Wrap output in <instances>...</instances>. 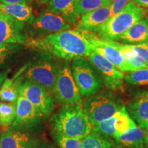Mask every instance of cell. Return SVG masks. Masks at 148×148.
Wrapping results in <instances>:
<instances>
[{
	"mask_svg": "<svg viewBox=\"0 0 148 148\" xmlns=\"http://www.w3.org/2000/svg\"><path fill=\"white\" fill-rule=\"evenodd\" d=\"M32 47L66 60L87 57L92 47L86 32L66 29L27 42Z\"/></svg>",
	"mask_w": 148,
	"mask_h": 148,
	"instance_id": "1",
	"label": "cell"
},
{
	"mask_svg": "<svg viewBox=\"0 0 148 148\" xmlns=\"http://www.w3.org/2000/svg\"><path fill=\"white\" fill-rule=\"evenodd\" d=\"M49 122L52 130L69 137L78 139L92 130V125L82 108V104L64 105L51 116Z\"/></svg>",
	"mask_w": 148,
	"mask_h": 148,
	"instance_id": "2",
	"label": "cell"
},
{
	"mask_svg": "<svg viewBox=\"0 0 148 148\" xmlns=\"http://www.w3.org/2000/svg\"><path fill=\"white\" fill-rule=\"evenodd\" d=\"M60 67L51 55L45 52L22 68V76L53 94Z\"/></svg>",
	"mask_w": 148,
	"mask_h": 148,
	"instance_id": "3",
	"label": "cell"
},
{
	"mask_svg": "<svg viewBox=\"0 0 148 148\" xmlns=\"http://www.w3.org/2000/svg\"><path fill=\"white\" fill-rule=\"evenodd\" d=\"M124 106L110 90L97 92L82 102V108L92 125L114 116Z\"/></svg>",
	"mask_w": 148,
	"mask_h": 148,
	"instance_id": "4",
	"label": "cell"
},
{
	"mask_svg": "<svg viewBox=\"0 0 148 148\" xmlns=\"http://www.w3.org/2000/svg\"><path fill=\"white\" fill-rule=\"evenodd\" d=\"M145 14V10L132 1L117 15L111 17L98 32L104 39L114 41L136 22L143 18Z\"/></svg>",
	"mask_w": 148,
	"mask_h": 148,
	"instance_id": "5",
	"label": "cell"
},
{
	"mask_svg": "<svg viewBox=\"0 0 148 148\" xmlns=\"http://www.w3.org/2000/svg\"><path fill=\"white\" fill-rule=\"evenodd\" d=\"M71 71L81 95L88 97L101 89V77L90 60L85 58H77L72 60Z\"/></svg>",
	"mask_w": 148,
	"mask_h": 148,
	"instance_id": "6",
	"label": "cell"
},
{
	"mask_svg": "<svg viewBox=\"0 0 148 148\" xmlns=\"http://www.w3.org/2000/svg\"><path fill=\"white\" fill-rule=\"evenodd\" d=\"M53 97L64 105L82 104V95L68 64L60 66L53 88Z\"/></svg>",
	"mask_w": 148,
	"mask_h": 148,
	"instance_id": "7",
	"label": "cell"
},
{
	"mask_svg": "<svg viewBox=\"0 0 148 148\" xmlns=\"http://www.w3.org/2000/svg\"><path fill=\"white\" fill-rule=\"evenodd\" d=\"M16 106V117L12 125L14 128L30 132L38 129L47 119V115L23 96L19 95Z\"/></svg>",
	"mask_w": 148,
	"mask_h": 148,
	"instance_id": "8",
	"label": "cell"
},
{
	"mask_svg": "<svg viewBox=\"0 0 148 148\" xmlns=\"http://www.w3.org/2000/svg\"><path fill=\"white\" fill-rule=\"evenodd\" d=\"M20 95L23 96L45 115L49 116L54 109V97L40 85L24 78L20 88Z\"/></svg>",
	"mask_w": 148,
	"mask_h": 148,
	"instance_id": "9",
	"label": "cell"
},
{
	"mask_svg": "<svg viewBox=\"0 0 148 148\" xmlns=\"http://www.w3.org/2000/svg\"><path fill=\"white\" fill-rule=\"evenodd\" d=\"M89 60L101 73L105 86L112 90H121L123 88L125 74L115 67L104 57L92 51L88 56Z\"/></svg>",
	"mask_w": 148,
	"mask_h": 148,
	"instance_id": "10",
	"label": "cell"
},
{
	"mask_svg": "<svg viewBox=\"0 0 148 148\" xmlns=\"http://www.w3.org/2000/svg\"><path fill=\"white\" fill-rule=\"evenodd\" d=\"M86 34L92 45V50L104 57L118 69L123 72L136 70L125 62L119 49L116 47L115 42L99 39L90 32H86Z\"/></svg>",
	"mask_w": 148,
	"mask_h": 148,
	"instance_id": "11",
	"label": "cell"
},
{
	"mask_svg": "<svg viewBox=\"0 0 148 148\" xmlns=\"http://www.w3.org/2000/svg\"><path fill=\"white\" fill-rule=\"evenodd\" d=\"M30 27L32 32L36 36L51 34L69 29L71 25L62 16L51 12H44L36 18H33Z\"/></svg>",
	"mask_w": 148,
	"mask_h": 148,
	"instance_id": "12",
	"label": "cell"
},
{
	"mask_svg": "<svg viewBox=\"0 0 148 148\" xmlns=\"http://www.w3.org/2000/svg\"><path fill=\"white\" fill-rule=\"evenodd\" d=\"M27 42L24 23L0 12V44Z\"/></svg>",
	"mask_w": 148,
	"mask_h": 148,
	"instance_id": "13",
	"label": "cell"
},
{
	"mask_svg": "<svg viewBox=\"0 0 148 148\" xmlns=\"http://www.w3.org/2000/svg\"><path fill=\"white\" fill-rule=\"evenodd\" d=\"M40 140L29 132L9 127L0 134V148H37Z\"/></svg>",
	"mask_w": 148,
	"mask_h": 148,
	"instance_id": "14",
	"label": "cell"
},
{
	"mask_svg": "<svg viewBox=\"0 0 148 148\" xmlns=\"http://www.w3.org/2000/svg\"><path fill=\"white\" fill-rule=\"evenodd\" d=\"M110 4L103 5L82 14L80 21L77 23V29L90 33L99 32L111 18Z\"/></svg>",
	"mask_w": 148,
	"mask_h": 148,
	"instance_id": "15",
	"label": "cell"
},
{
	"mask_svg": "<svg viewBox=\"0 0 148 148\" xmlns=\"http://www.w3.org/2000/svg\"><path fill=\"white\" fill-rule=\"evenodd\" d=\"M125 107L133 121L148 131V89L138 92Z\"/></svg>",
	"mask_w": 148,
	"mask_h": 148,
	"instance_id": "16",
	"label": "cell"
},
{
	"mask_svg": "<svg viewBox=\"0 0 148 148\" xmlns=\"http://www.w3.org/2000/svg\"><path fill=\"white\" fill-rule=\"evenodd\" d=\"M147 134V130L136 125L112 140L116 148H146L148 147L146 142Z\"/></svg>",
	"mask_w": 148,
	"mask_h": 148,
	"instance_id": "17",
	"label": "cell"
},
{
	"mask_svg": "<svg viewBox=\"0 0 148 148\" xmlns=\"http://www.w3.org/2000/svg\"><path fill=\"white\" fill-rule=\"evenodd\" d=\"M47 10L62 16L69 23L75 24L79 20L75 13L74 0H49Z\"/></svg>",
	"mask_w": 148,
	"mask_h": 148,
	"instance_id": "18",
	"label": "cell"
},
{
	"mask_svg": "<svg viewBox=\"0 0 148 148\" xmlns=\"http://www.w3.org/2000/svg\"><path fill=\"white\" fill-rule=\"evenodd\" d=\"M23 77L21 70L12 78H6L0 89V101L4 102L16 103L20 95V88Z\"/></svg>",
	"mask_w": 148,
	"mask_h": 148,
	"instance_id": "19",
	"label": "cell"
},
{
	"mask_svg": "<svg viewBox=\"0 0 148 148\" xmlns=\"http://www.w3.org/2000/svg\"><path fill=\"white\" fill-rule=\"evenodd\" d=\"M117 40L129 43H143L148 42V19L142 18L136 22Z\"/></svg>",
	"mask_w": 148,
	"mask_h": 148,
	"instance_id": "20",
	"label": "cell"
},
{
	"mask_svg": "<svg viewBox=\"0 0 148 148\" xmlns=\"http://www.w3.org/2000/svg\"><path fill=\"white\" fill-rule=\"evenodd\" d=\"M0 12L12 16L18 21L30 22L33 20L32 8L26 4L12 3V4H0Z\"/></svg>",
	"mask_w": 148,
	"mask_h": 148,
	"instance_id": "21",
	"label": "cell"
},
{
	"mask_svg": "<svg viewBox=\"0 0 148 148\" xmlns=\"http://www.w3.org/2000/svg\"><path fill=\"white\" fill-rule=\"evenodd\" d=\"M115 44L127 64L135 69L148 68V64L133 50L130 45H121L117 42Z\"/></svg>",
	"mask_w": 148,
	"mask_h": 148,
	"instance_id": "22",
	"label": "cell"
},
{
	"mask_svg": "<svg viewBox=\"0 0 148 148\" xmlns=\"http://www.w3.org/2000/svg\"><path fill=\"white\" fill-rule=\"evenodd\" d=\"M82 142L84 148H116L110 138L101 136L93 130L83 138Z\"/></svg>",
	"mask_w": 148,
	"mask_h": 148,
	"instance_id": "23",
	"label": "cell"
},
{
	"mask_svg": "<svg viewBox=\"0 0 148 148\" xmlns=\"http://www.w3.org/2000/svg\"><path fill=\"white\" fill-rule=\"evenodd\" d=\"M16 103L0 101V125L8 128L12 125L16 117Z\"/></svg>",
	"mask_w": 148,
	"mask_h": 148,
	"instance_id": "24",
	"label": "cell"
},
{
	"mask_svg": "<svg viewBox=\"0 0 148 148\" xmlns=\"http://www.w3.org/2000/svg\"><path fill=\"white\" fill-rule=\"evenodd\" d=\"M23 49V47L21 44H0V66L10 62V60Z\"/></svg>",
	"mask_w": 148,
	"mask_h": 148,
	"instance_id": "25",
	"label": "cell"
},
{
	"mask_svg": "<svg viewBox=\"0 0 148 148\" xmlns=\"http://www.w3.org/2000/svg\"><path fill=\"white\" fill-rule=\"evenodd\" d=\"M116 114L115 127L118 135L124 133L136 126L135 122L127 112L125 106Z\"/></svg>",
	"mask_w": 148,
	"mask_h": 148,
	"instance_id": "26",
	"label": "cell"
},
{
	"mask_svg": "<svg viewBox=\"0 0 148 148\" xmlns=\"http://www.w3.org/2000/svg\"><path fill=\"white\" fill-rule=\"evenodd\" d=\"M124 81L127 84L132 85H148V68L127 71V73L124 75Z\"/></svg>",
	"mask_w": 148,
	"mask_h": 148,
	"instance_id": "27",
	"label": "cell"
},
{
	"mask_svg": "<svg viewBox=\"0 0 148 148\" xmlns=\"http://www.w3.org/2000/svg\"><path fill=\"white\" fill-rule=\"evenodd\" d=\"M75 10L77 16L79 17L86 12L108 5L104 0H74Z\"/></svg>",
	"mask_w": 148,
	"mask_h": 148,
	"instance_id": "28",
	"label": "cell"
},
{
	"mask_svg": "<svg viewBox=\"0 0 148 148\" xmlns=\"http://www.w3.org/2000/svg\"><path fill=\"white\" fill-rule=\"evenodd\" d=\"M52 137L60 148H84L82 139L69 137L53 130H52Z\"/></svg>",
	"mask_w": 148,
	"mask_h": 148,
	"instance_id": "29",
	"label": "cell"
},
{
	"mask_svg": "<svg viewBox=\"0 0 148 148\" xmlns=\"http://www.w3.org/2000/svg\"><path fill=\"white\" fill-rule=\"evenodd\" d=\"M132 0H113L110 4V16L111 17L117 15L121 12L127 3Z\"/></svg>",
	"mask_w": 148,
	"mask_h": 148,
	"instance_id": "30",
	"label": "cell"
},
{
	"mask_svg": "<svg viewBox=\"0 0 148 148\" xmlns=\"http://www.w3.org/2000/svg\"><path fill=\"white\" fill-rule=\"evenodd\" d=\"M130 47L148 64V42L130 45Z\"/></svg>",
	"mask_w": 148,
	"mask_h": 148,
	"instance_id": "31",
	"label": "cell"
},
{
	"mask_svg": "<svg viewBox=\"0 0 148 148\" xmlns=\"http://www.w3.org/2000/svg\"><path fill=\"white\" fill-rule=\"evenodd\" d=\"M3 4H12V3H22L27 4V0H0Z\"/></svg>",
	"mask_w": 148,
	"mask_h": 148,
	"instance_id": "32",
	"label": "cell"
},
{
	"mask_svg": "<svg viewBox=\"0 0 148 148\" xmlns=\"http://www.w3.org/2000/svg\"><path fill=\"white\" fill-rule=\"evenodd\" d=\"M132 1L140 8H148V0H132Z\"/></svg>",
	"mask_w": 148,
	"mask_h": 148,
	"instance_id": "33",
	"label": "cell"
},
{
	"mask_svg": "<svg viewBox=\"0 0 148 148\" xmlns=\"http://www.w3.org/2000/svg\"><path fill=\"white\" fill-rule=\"evenodd\" d=\"M7 78V73L5 71H0V89L2 86L3 82Z\"/></svg>",
	"mask_w": 148,
	"mask_h": 148,
	"instance_id": "34",
	"label": "cell"
},
{
	"mask_svg": "<svg viewBox=\"0 0 148 148\" xmlns=\"http://www.w3.org/2000/svg\"><path fill=\"white\" fill-rule=\"evenodd\" d=\"M37 148H53V147L51 145H49V144L45 143V142L40 141L39 145L38 146V147Z\"/></svg>",
	"mask_w": 148,
	"mask_h": 148,
	"instance_id": "35",
	"label": "cell"
},
{
	"mask_svg": "<svg viewBox=\"0 0 148 148\" xmlns=\"http://www.w3.org/2000/svg\"><path fill=\"white\" fill-rule=\"evenodd\" d=\"M7 128H5V127H1V125H0V134H1V132H3V131L5 130Z\"/></svg>",
	"mask_w": 148,
	"mask_h": 148,
	"instance_id": "36",
	"label": "cell"
},
{
	"mask_svg": "<svg viewBox=\"0 0 148 148\" xmlns=\"http://www.w3.org/2000/svg\"><path fill=\"white\" fill-rule=\"evenodd\" d=\"M105 1H106V3L107 4H110L111 3H112V1H113V0H104Z\"/></svg>",
	"mask_w": 148,
	"mask_h": 148,
	"instance_id": "37",
	"label": "cell"
},
{
	"mask_svg": "<svg viewBox=\"0 0 148 148\" xmlns=\"http://www.w3.org/2000/svg\"><path fill=\"white\" fill-rule=\"evenodd\" d=\"M41 1H42V2H43V3H47V2H49V0H41Z\"/></svg>",
	"mask_w": 148,
	"mask_h": 148,
	"instance_id": "38",
	"label": "cell"
},
{
	"mask_svg": "<svg viewBox=\"0 0 148 148\" xmlns=\"http://www.w3.org/2000/svg\"><path fill=\"white\" fill-rule=\"evenodd\" d=\"M146 142H147V146H148V134L147 135V137H146Z\"/></svg>",
	"mask_w": 148,
	"mask_h": 148,
	"instance_id": "39",
	"label": "cell"
}]
</instances>
